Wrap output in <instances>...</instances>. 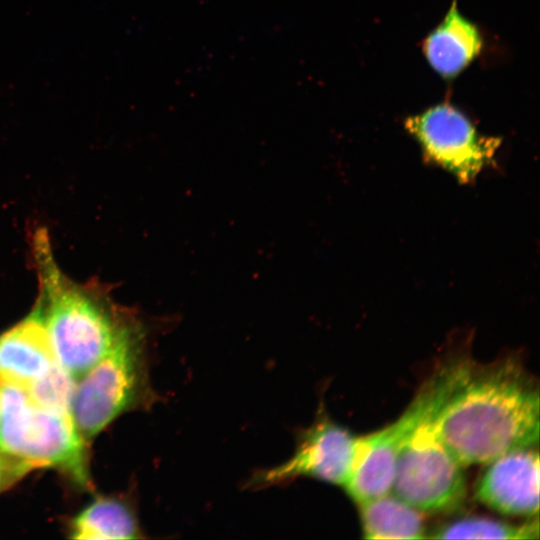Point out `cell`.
Returning a JSON list of instances; mask_svg holds the SVG:
<instances>
[{"label": "cell", "mask_w": 540, "mask_h": 540, "mask_svg": "<svg viewBox=\"0 0 540 540\" xmlns=\"http://www.w3.org/2000/svg\"><path fill=\"white\" fill-rule=\"evenodd\" d=\"M539 407L538 388L516 361L483 367L460 361L435 425L463 467L487 464L509 451L537 446Z\"/></svg>", "instance_id": "1"}, {"label": "cell", "mask_w": 540, "mask_h": 540, "mask_svg": "<svg viewBox=\"0 0 540 540\" xmlns=\"http://www.w3.org/2000/svg\"><path fill=\"white\" fill-rule=\"evenodd\" d=\"M29 243L38 281L35 303L58 364L77 382L137 315L117 304L107 285L69 278L55 259L46 228H35Z\"/></svg>", "instance_id": "2"}, {"label": "cell", "mask_w": 540, "mask_h": 540, "mask_svg": "<svg viewBox=\"0 0 540 540\" xmlns=\"http://www.w3.org/2000/svg\"><path fill=\"white\" fill-rule=\"evenodd\" d=\"M148 330L137 316L75 385L73 421L89 442L120 415L157 401L149 378Z\"/></svg>", "instance_id": "3"}, {"label": "cell", "mask_w": 540, "mask_h": 540, "mask_svg": "<svg viewBox=\"0 0 540 540\" xmlns=\"http://www.w3.org/2000/svg\"><path fill=\"white\" fill-rule=\"evenodd\" d=\"M87 445L71 413L38 405L23 388L0 385L1 454L29 462L36 469H57L88 488Z\"/></svg>", "instance_id": "4"}, {"label": "cell", "mask_w": 540, "mask_h": 540, "mask_svg": "<svg viewBox=\"0 0 540 540\" xmlns=\"http://www.w3.org/2000/svg\"><path fill=\"white\" fill-rule=\"evenodd\" d=\"M454 378L445 394L410 432L394 467L390 492L421 512L450 511L466 496L464 467L443 444L435 425L437 409Z\"/></svg>", "instance_id": "5"}, {"label": "cell", "mask_w": 540, "mask_h": 540, "mask_svg": "<svg viewBox=\"0 0 540 540\" xmlns=\"http://www.w3.org/2000/svg\"><path fill=\"white\" fill-rule=\"evenodd\" d=\"M404 126L424 157L460 183L473 182L493 162L501 144L499 138L481 134L470 118L449 102L408 117Z\"/></svg>", "instance_id": "6"}, {"label": "cell", "mask_w": 540, "mask_h": 540, "mask_svg": "<svg viewBox=\"0 0 540 540\" xmlns=\"http://www.w3.org/2000/svg\"><path fill=\"white\" fill-rule=\"evenodd\" d=\"M360 459L361 436H355L321 412L309 427L299 431L290 458L255 471L246 485L260 489L312 478L344 488Z\"/></svg>", "instance_id": "7"}, {"label": "cell", "mask_w": 540, "mask_h": 540, "mask_svg": "<svg viewBox=\"0 0 540 540\" xmlns=\"http://www.w3.org/2000/svg\"><path fill=\"white\" fill-rule=\"evenodd\" d=\"M455 364L445 365L434 374L397 420L362 436L361 460L344 487L357 504L390 492L400 449L417 423L449 388L456 371Z\"/></svg>", "instance_id": "8"}, {"label": "cell", "mask_w": 540, "mask_h": 540, "mask_svg": "<svg viewBox=\"0 0 540 540\" xmlns=\"http://www.w3.org/2000/svg\"><path fill=\"white\" fill-rule=\"evenodd\" d=\"M536 447L515 449L485 464L476 499L501 514L537 517L540 474Z\"/></svg>", "instance_id": "9"}, {"label": "cell", "mask_w": 540, "mask_h": 540, "mask_svg": "<svg viewBox=\"0 0 540 540\" xmlns=\"http://www.w3.org/2000/svg\"><path fill=\"white\" fill-rule=\"evenodd\" d=\"M57 363L40 308L0 334V385L26 389Z\"/></svg>", "instance_id": "10"}, {"label": "cell", "mask_w": 540, "mask_h": 540, "mask_svg": "<svg viewBox=\"0 0 540 540\" xmlns=\"http://www.w3.org/2000/svg\"><path fill=\"white\" fill-rule=\"evenodd\" d=\"M482 46L478 27L459 11L457 0H452L443 20L422 42V51L439 76L453 79L476 59Z\"/></svg>", "instance_id": "11"}, {"label": "cell", "mask_w": 540, "mask_h": 540, "mask_svg": "<svg viewBox=\"0 0 540 540\" xmlns=\"http://www.w3.org/2000/svg\"><path fill=\"white\" fill-rule=\"evenodd\" d=\"M365 539L427 538L422 512L391 492L358 503Z\"/></svg>", "instance_id": "12"}, {"label": "cell", "mask_w": 540, "mask_h": 540, "mask_svg": "<svg viewBox=\"0 0 540 540\" xmlns=\"http://www.w3.org/2000/svg\"><path fill=\"white\" fill-rule=\"evenodd\" d=\"M70 536L84 540L138 539L142 537L132 506L117 497H99L72 521Z\"/></svg>", "instance_id": "13"}, {"label": "cell", "mask_w": 540, "mask_h": 540, "mask_svg": "<svg viewBox=\"0 0 540 540\" xmlns=\"http://www.w3.org/2000/svg\"><path fill=\"white\" fill-rule=\"evenodd\" d=\"M429 538L436 539H507L539 538L538 517L522 524L480 516H466L439 525Z\"/></svg>", "instance_id": "14"}, {"label": "cell", "mask_w": 540, "mask_h": 540, "mask_svg": "<svg viewBox=\"0 0 540 540\" xmlns=\"http://www.w3.org/2000/svg\"><path fill=\"white\" fill-rule=\"evenodd\" d=\"M75 385L76 381L57 362L25 390L40 406L71 413Z\"/></svg>", "instance_id": "15"}, {"label": "cell", "mask_w": 540, "mask_h": 540, "mask_svg": "<svg viewBox=\"0 0 540 540\" xmlns=\"http://www.w3.org/2000/svg\"><path fill=\"white\" fill-rule=\"evenodd\" d=\"M36 469L24 460L0 453V493L9 489Z\"/></svg>", "instance_id": "16"}]
</instances>
